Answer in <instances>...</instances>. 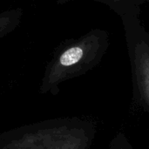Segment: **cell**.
<instances>
[{
  "label": "cell",
  "instance_id": "cell-1",
  "mask_svg": "<svg viewBox=\"0 0 149 149\" xmlns=\"http://www.w3.org/2000/svg\"><path fill=\"white\" fill-rule=\"evenodd\" d=\"M95 132L86 119L45 120L0 133V149H90Z\"/></svg>",
  "mask_w": 149,
  "mask_h": 149
},
{
  "label": "cell",
  "instance_id": "cell-2",
  "mask_svg": "<svg viewBox=\"0 0 149 149\" xmlns=\"http://www.w3.org/2000/svg\"><path fill=\"white\" fill-rule=\"evenodd\" d=\"M103 48L100 35L89 33L58 50L45 70L40 93L58 94L63 82L86 73L95 65Z\"/></svg>",
  "mask_w": 149,
  "mask_h": 149
},
{
  "label": "cell",
  "instance_id": "cell-3",
  "mask_svg": "<svg viewBox=\"0 0 149 149\" xmlns=\"http://www.w3.org/2000/svg\"><path fill=\"white\" fill-rule=\"evenodd\" d=\"M134 100L149 113V45L140 41L134 48Z\"/></svg>",
  "mask_w": 149,
  "mask_h": 149
},
{
  "label": "cell",
  "instance_id": "cell-4",
  "mask_svg": "<svg viewBox=\"0 0 149 149\" xmlns=\"http://www.w3.org/2000/svg\"><path fill=\"white\" fill-rule=\"evenodd\" d=\"M22 16L21 8L10 9L0 13V39L9 35L19 25Z\"/></svg>",
  "mask_w": 149,
  "mask_h": 149
},
{
  "label": "cell",
  "instance_id": "cell-5",
  "mask_svg": "<svg viewBox=\"0 0 149 149\" xmlns=\"http://www.w3.org/2000/svg\"><path fill=\"white\" fill-rule=\"evenodd\" d=\"M107 149H134V148L123 134H118L112 140Z\"/></svg>",
  "mask_w": 149,
  "mask_h": 149
},
{
  "label": "cell",
  "instance_id": "cell-6",
  "mask_svg": "<svg viewBox=\"0 0 149 149\" xmlns=\"http://www.w3.org/2000/svg\"><path fill=\"white\" fill-rule=\"evenodd\" d=\"M113 1H124V0H113Z\"/></svg>",
  "mask_w": 149,
  "mask_h": 149
}]
</instances>
